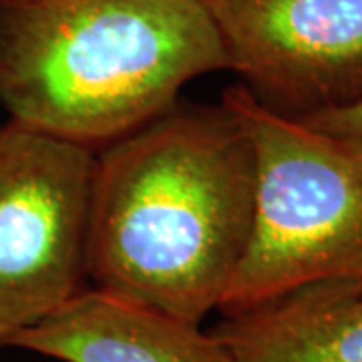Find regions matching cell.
Returning a JSON list of instances; mask_svg holds the SVG:
<instances>
[{"mask_svg":"<svg viewBox=\"0 0 362 362\" xmlns=\"http://www.w3.org/2000/svg\"><path fill=\"white\" fill-rule=\"evenodd\" d=\"M256 151V211L221 314L320 278H362V141L278 115L242 85L223 90Z\"/></svg>","mask_w":362,"mask_h":362,"instance_id":"cell-3","label":"cell"},{"mask_svg":"<svg viewBox=\"0 0 362 362\" xmlns=\"http://www.w3.org/2000/svg\"><path fill=\"white\" fill-rule=\"evenodd\" d=\"M256 211V151L223 103H177L107 143L90 180V288L202 324L220 308Z\"/></svg>","mask_w":362,"mask_h":362,"instance_id":"cell-1","label":"cell"},{"mask_svg":"<svg viewBox=\"0 0 362 362\" xmlns=\"http://www.w3.org/2000/svg\"><path fill=\"white\" fill-rule=\"evenodd\" d=\"M211 332L235 362H362V278L292 286L223 314Z\"/></svg>","mask_w":362,"mask_h":362,"instance_id":"cell-7","label":"cell"},{"mask_svg":"<svg viewBox=\"0 0 362 362\" xmlns=\"http://www.w3.org/2000/svg\"><path fill=\"white\" fill-rule=\"evenodd\" d=\"M228 69L304 121L362 101V0H207Z\"/></svg>","mask_w":362,"mask_h":362,"instance_id":"cell-5","label":"cell"},{"mask_svg":"<svg viewBox=\"0 0 362 362\" xmlns=\"http://www.w3.org/2000/svg\"><path fill=\"white\" fill-rule=\"evenodd\" d=\"M2 346L63 362H235L220 338L199 324L95 288H83Z\"/></svg>","mask_w":362,"mask_h":362,"instance_id":"cell-6","label":"cell"},{"mask_svg":"<svg viewBox=\"0 0 362 362\" xmlns=\"http://www.w3.org/2000/svg\"><path fill=\"white\" fill-rule=\"evenodd\" d=\"M226 69L207 0H0V107L93 149Z\"/></svg>","mask_w":362,"mask_h":362,"instance_id":"cell-2","label":"cell"},{"mask_svg":"<svg viewBox=\"0 0 362 362\" xmlns=\"http://www.w3.org/2000/svg\"><path fill=\"white\" fill-rule=\"evenodd\" d=\"M95 149L0 125V346L85 288Z\"/></svg>","mask_w":362,"mask_h":362,"instance_id":"cell-4","label":"cell"},{"mask_svg":"<svg viewBox=\"0 0 362 362\" xmlns=\"http://www.w3.org/2000/svg\"><path fill=\"white\" fill-rule=\"evenodd\" d=\"M302 123L310 125L314 129L362 141V101L350 105V107L326 111V113L310 117V119H304Z\"/></svg>","mask_w":362,"mask_h":362,"instance_id":"cell-8","label":"cell"}]
</instances>
